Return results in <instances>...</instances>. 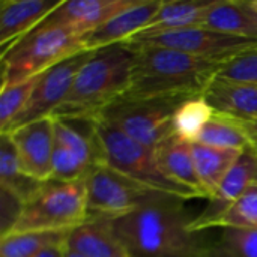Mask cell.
<instances>
[{
  "label": "cell",
  "instance_id": "ba28073f",
  "mask_svg": "<svg viewBox=\"0 0 257 257\" xmlns=\"http://www.w3.org/2000/svg\"><path fill=\"white\" fill-rule=\"evenodd\" d=\"M87 194V218L117 220L146 203L169 196L154 191L107 164H98L84 179Z\"/></svg>",
  "mask_w": 257,
  "mask_h": 257
},
{
  "label": "cell",
  "instance_id": "8fae6325",
  "mask_svg": "<svg viewBox=\"0 0 257 257\" xmlns=\"http://www.w3.org/2000/svg\"><path fill=\"white\" fill-rule=\"evenodd\" d=\"M8 134L15 146L23 172L39 182L51 181L54 149L53 117L27 123Z\"/></svg>",
  "mask_w": 257,
  "mask_h": 257
},
{
  "label": "cell",
  "instance_id": "30bf717a",
  "mask_svg": "<svg viewBox=\"0 0 257 257\" xmlns=\"http://www.w3.org/2000/svg\"><path fill=\"white\" fill-rule=\"evenodd\" d=\"M126 44L164 47L220 62H227L239 54L257 50V39L226 35L202 26L164 32L149 38L130 41Z\"/></svg>",
  "mask_w": 257,
  "mask_h": 257
},
{
  "label": "cell",
  "instance_id": "4fadbf2b",
  "mask_svg": "<svg viewBox=\"0 0 257 257\" xmlns=\"http://www.w3.org/2000/svg\"><path fill=\"white\" fill-rule=\"evenodd\" d=\"M257 170V155L253 151L241 154L230 172L220 184L215 194L209 199V205L191 223V229L197 233L209 230L212 223L224 214L247 190L253 187Z\"/></svg>",
  "mask_w": 257,
  "mask_h": 257
},
{
  "label": "cell",
  "instance_id": "2e32d148",
  "mask_svg": "<svg viewBox=\"0 0 257 257\" xmlns=\"http://www.w3.org/2000/svg\"><path fill=\"white\" fill-rule=\"evenodd\" d=\"M66 248L86 257H131L105 218H87L72 229L66 238Z\"/></svg>",
  "mask_w": 257,
  "mask_h": 257
},
{
  "label": "cell",
  "instance_id": "e0dca14e",
  "mask_svg": "<svg viewBox=\"0 0 257 257\" xmlns=\"http://www.w3.org/2000/svg\"><path fill=\"white\" fill-rule=\"evenodd\" d=\"M214 113L239 120L257 119V86L215 77L203 92Z\"/></svg>",
  "mask_w": 257,
  "mask_h": 257
},
{
  "label": "cell",
  "instance_id": "52a82bcc",
  "mask_svg": "<svg viewBox=\"0 0 257 257\" xmlns=\"http://www.w3.org/2000/svg\"><path fill=\"white\" fill-rule=\"evenodd\" d=\"M190 98L117 99L96 119L102 120L133 140L157 148L176 136L175 114L179 105Z\"/></svg>",
  "mask_w": 257,
  "mask_h": 257
},
{
  "label": "cell",
  "instance_id": "f546056e",
  "mask_svg": "<svg viewBox=\"0 0 257 257\" xmlns=\"http://www.w3.org/2000/svg\"><path fill=\"white\" fill-rule=\"evenodd\" d=\"M24 203L5 188H0V238L11 233L17 224Z\"/></svg>",
  "mask_w": 257,
  "mask_h": 257
},
{
  "label": "cell",
  "instance_id": "d4e9b609",
  "mask_svg": "<svg viewBox=\"0 0 257 257\" xmlns=\"http://www.w3.org/2000/svg\"><path fill=\"white\" fill-rule=\"evenodd\" d=\"M214 110L206 102L203 95L185 99L175 114L176 136L191 143L197 142L202 130L212 117Z\"/></svg>",
  "mask_w": 257,
  "mask_h": 257
},
{
  "label": "cell",
  "instance_id": "4316f807",
  "mask_svg": "<svg viewBox=\"0 0 257 257\" xmlns=\"http://www.w3.org/2000/svg\"><path fill=\"white\" fill-rule=\"evenodd\" d=\"M257 229V187L247 190L221 214L211 229Z\"/></svg>",
  "mask_w": 257,
  "mask_h": 257
},
{
  "label": "cell",
  "instance_id": "7402d4cb",
  "mask_svg": "<svg viewBox=\"0 0 257 257\" xmlns=\"http://www.w3.org/2000/svg\"><path fill=\"white\" fill-rule=\"evenodd\" d=\"M44 184L23 172L9 134H0V188L8 190L23 203H27Z\"/></svg>",
  "mask_w": 257,
  "mask_h": 257
},
{
  "label": "cell",
  "instance_id": "ffe728a7",
  "mask_svg": "<svg viewBox=\"0 0 257 257\" xmlns=\"http://www.w3.org/2000/svg\"><path fill=\"white\" fill-rule=\"evenodd\" d=\"M202 27L239 38L257 39V21L248 2L215 0Z\"/></svg>",
  "mask_w": 257,
  "mask_h": 257
},
{
  "label": "cell",
  "instance_id": "5b68a950",
  "mask_svg": "<svg viewBox=\"0 0 257 257\" xmlns=\"http://www.w3.org/2000/svg\"><path fill=\"white\" fill-rule=\"evenodd\" d=\"M95 125L104 154V164L154 191L182 200L202 199L199 193L175 182L164 173L155 148L133 140L120 130L102 120L95 119Z\"/></svg>",
  "mask_w": 257,
  "mask_h": 257
},
{
  "label": "cell",
  "instance_id": "836d02e7",
  "mask_svg": "<svg viewBox=\"0 0 257 257\" xmlns=\"http://www.w3.org/2000/svg\"><path fill=\"white\" fill-rule=\"evenodd\" d=\"M250 6H251L254 11H257V0H251V2H250Z\"/></svg>",
  "mask_w": 257,
  "mask_h": 257
},
{
  "label": "cell",
  "instance_id": "7c38bea8",
  "mask_svg": "<svg viewBox=\"0 0 257 257\" xmlns=\"http://www.w3.org/2000/svg\"><path fill=\"white\" fill-rule=\"evenodd\" d=\"M163 0H134L131 6L116 14L101 27L81 38L83 50L96 51L116 44H123L148 27L158 12Z\"/></svg>",
  "mask_w": 257,
  "mask_h": 257
},
{
  "label": "cell",
  "instance_id": "d6a6232c",
  "mask_svg": "<svg viewBox=\"0 0 257 257\" xmlns=\"http://www.w3.org/2000/svg\"><path fill=\"white\" fill-rule=\"evenodd\" d=\"M65 257H86V256H81V254L74 253V251H71V250H68V248H66V256Z\"/></svg>",
  "mask_w": 257,
  "mask_h": 257
},
{
  "label": "cell",
  "instance_id": "83f0119b",
  "mask_svg": "<svg viewBox=\"0 0 257 257\" xmlns=\"http://www.w3.org/2000/svg\"><path fill=\"white\" fill-rule=\"evenodd\" d=\"M36 77L27 81L0 89V134L6 133L11 122L20 114L27 104L35 87Z\"/></svg>",
  "mask_w": 257,
  "mask_h": 257
},
{
  "label": "cell",
  "instance_id": "d590c367",
  "mask_svg": "<svg viewBox=\"0 0 257 257\" xmlns=\"http://www.w3.org/2000/svg\"><path fill=\"white\" fill-rule=\"evenodd\" d=\"M248 3H250V2H248ZM251 9H253V8H251ZM253 12H254V18H256V21H257V11H254V9H253Z\"/></svg>",
  "mask_w": 257,
  "mask_h": 257
},
{
  "label": "cell",
  "instance_id": "d6986e66",
  "mask_svg": "<svg viewBox=\"0 0 257 257\" xmlns=\"http://www.w3.org/2000/svg\"><path fill=\"white\" fill-rule=\"evenodd\" d=\"M155 152L164 173L170 179L194 190L196 193L200 194L202 199H208V194L205 193L196 172L191 142L173 136L172 139L157 146Z\"/></svg>",
  "mask_w": 257,
  "mask_h": 257
},
{
  "label": "cell",
  "instance_id": "44dd1931",
  "mask_svg": "<svg viewBox=\"0 0 257 257\" xmlns=\"http://www.w3.org/2000/svg\"><path fill=\"white\" fill-rule=\"evenodd\" d=\"M193 154L199 181L208 199H211L242 152L206 146L196 142L193 143Z\"/></svg>",
  "mask_w": 257,
  "mask_h": 257
},
{
  "label": "cell",
  "instance_id": "3957f363",
  "mask_svg": "<svg viewBox=\"0 0 257 257\" xmlns=\"http://www.w3.org/2000/svg\"><path fill=\"white\" fill-rule=\"evenodd\" d=\"M134 59L136 51L126 42L93 51L53 117L96 119L128 92Z\"/></svg>",
  "mask_w": 257,
  "mask_h": 257
},
{
  "label": "cell",
  "instance_id": "f1b7e54d",
  "mask_svg": "<svg viewBox=\"0 0 257 257\" xmlns=\"http://www.w3.org/2000/svg\"><path fill=\"white\" fill-rule=\"evenodd\" d=\"M218 78L257 86V50L227 60L217 74Z\"/></svg>",
  "mask_w": 257,
  "mask_h": 257
},
{
  "label": "cell",
  "instance_id": "cb8c5ba5",
  "mask_svg": "<svg viewBox=\"0 0 257 257\" xmlns=\"http://www.w3.org/2000/svg\"><path fill=\"white\" fill-rule=\"evenodd\" d=\"M69 232H20L0 238V257H35L42 250L66 242Z\"/></svg>",
  "mask_w": 257,
  "mask_h": 257
},
{
  "label": "cell",
  "instance_id": "277c9868",
  "mask_svg": "<svg viewBox=\"0 0 257 257\" xmlns=\"http://www.w3.org/2000/svg\"><path fill=\"white\" fill-rule=\"evenodd\" d=\"M83 51L81 35L69 27H36L2 53V87L38 77Z\"/></svg>",
  "mask_w": 257,
  "mask_h": 257
},
{
  "label": "cell",
  "instance_id": "5bb4252c",
  "mask_svg": "<svg viewBox=\"0 0 257 257\" xmlns=\"http://www.w3.org/2000/svg\"><path fill=\"white\" fill-rule=\"evenodd\" d=\"M134 0H63L38 27H69L83 38L131 6Z\"/></svg>",
  "mask_w": 257,
  "mask_h": 257
},
{
  "label": "cell",
  "instance_id": "4dcf8cb0",
  "mask_svg": "<svg viewBox=\"0 0 257 257\" xmlns=\"http://www.w3.org/2000/svg\"><path fill=\"white\" fill-rule=\"evenodd\" d=\"M247 136L250 139V145H251V151L257 155V119H248V120H241Z\"/></svg>",
  "mask_w": 257,
  "mask_h": 257
},
{
  "label": "cell",
  "instance_id": "9c48e42d",
  "mask_svg": "<svg viewBox=\"0 0 257 257\" xmlns=\"http://www.w3.org/2000/svg\"><path fill=\"white\" fill-rule=\"evenodd\" d=\"M92 53L93 51H86V50L78 51L74 56L62 60L60 63L39 74L36 77V83L27 104L20 111V114L11 122L6 133L2 134L12 133L27 123L45 117H53L56 110L60 107V104L65 101L66 95L69 93L78 71L89 60Z\"/></svg>",
  "mask_w": 257,
  "mask_h": 257
},
{
  "label": "cell",
  "instance_id": "484cf974",
  "mask_svg": "<svg viewBox=\"0 0 257 257\" xmlns=\"http://www.w3.org/2000/svg\"><path fill=\"white\" fill-rule=\"evenodd\" d=\"M208 257H257V229H221Z\"/></svg>",
  "mask_w": 257,
  "mask_h": 257
},
{
  "label": "cell",
  "instance_id": "8992f818",
  "mask_svg": "<svg viewBox=\"0 0 257 257\" xmlns=\"http://www.w3.org/2000/svg\"><path fill=\"white\" fill-rule=\"evenodd\" d=\"M87 217L84 181H48L27 203H24L23 212L11 233L71 232L83 224Z\"/></svg>",
  "mask_w": 257,
  "mask_h": 257
},
{
  "label": "cell",
  "instance_id": "1f68e13d",
  "mask_svg": "<svg viewBox=\"0 0 257 257\" xmlns=\"http://www.w3.org/2000/svg\"><path fill=\"white\" fill-rule=\"evenodd\" d=\"M66 256V242H60L56 245H51L45 250H42L38 256L35 257H65Z\"/></svg>",
  "mask_w": 257,
  "mask_h": 257
},
{
  "label": "cell",
  "instance_id": "ac0fdd59",
  "mask_svg": "<svg viewBox=\"0 0 257 257\" xmlns=\"http://www.w3.org/2000/svg\"><path fill=\"white\" fill-rule=\"evenodd\" d=\"M212 5L214 2H163L148 27L130 41H137L172 30L199 27Z\"/></svg>",
  "mask_w": 257,
  "mask_h": 257
},
{
  "label": "cell",
  "instance_id": "6da1fadb",
  "mask_svg": "<svg viewBox=\"0 0 257 257\" xmlns=\"http://www.w3.org/2000/svg\"><path fill=\"white\" fill-rule=\"evenodd\" d=\"M182 199L161 196L137 211L110 220L131 257H208L211 242L191 229Z\"/></svg>",
  "mask_w": 257,
  "mask_h": 257
},
{
  "label": "cell",
  "instance_id": "9a60e30c",
  "mask_svg": "<svg viewBox=\"0 0 257 257\" xmlns=\"http://www.w3.org/2000/svg\"><path fill=\"white\" fill-rule=\"evenodd\" d=\"M63 0H3L0 3L2 53L35 30Z\"/></svg>",
  "mask_w": 257,
  "mask_h": 257
},
{
  "label": "cell",
  "instance_id": "603a6c76",
  "mask_svg": "<svg viewBox=\"0 0 257 257\" xmlns=\"http://www.w3.org/2000/svg\"><path fill=\"white\" fill-rule=\"evenodd\" d=\"M197 143L239 152L251 151L250 139L242 122L239 119H233L218 113H214L209 122L205 125L197 139Z\"/></svg>",
  "mask_w": 257,
  "mask_h": 257
},
{
  "label": "cell",
  "instance_id": "e575fe53",
  "mask_svg": "<svg viewBox=\"0 0 257 257\" xmlns=\"http://www.w3.org/2000/svg\"><path fill=\"white\" fill-rule=\"evenodd\" d=\"M253 187H257V170H256V176H254V182H253Z\"/></svg>",
  "mask_w": 257,
  "mask_h": 257
},
{
  "label": "cell",
  "instance_id": "7a4b0ae2",
  "mask_svg": "<svg viewBox=\"0 0 257 257\" xmlns=\"http://www.w3.org/2000/svg\"><path fill=\"white\" fill-rule=\"evenodd\" d=\"M128 45L136 51V59L123 99L200 96L226 63L164 47Z\"/></svg>",
  "mask_w": 257,
  "mask_h": 257
}]
</instances>
